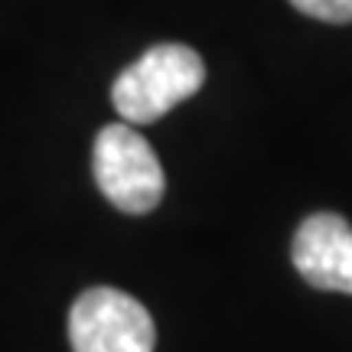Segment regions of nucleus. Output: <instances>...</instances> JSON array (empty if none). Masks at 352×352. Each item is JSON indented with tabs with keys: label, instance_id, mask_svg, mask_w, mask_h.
<instances>
[{
	"label": "nucleus",
	"instance_id": "f257e3e1",
	"mask_svg": "<svg viewBox=\"0 0 352 352\" xmlns=\"http://www.w3.org/2000/svg\"><path fill=\"white\" fill-rule=\"evenodd\" d=\"M206 82L199 52L183 43H160L114 78L111 101L124 124H153Z\"/></svg>",
	"mask_w": 352,
	"mask_h": 352
},
{
	"label": "nucleus",
	"instance_id": "f03ea898",
	"mask_svg": "<svg viewBox=\"0 0 352 352\" xmlns=\"http://www.w3.org/2000/svg\"><path fill=\"white\" fill-rule=\"evenodd\" d=\"M95 183L114 209L127 215H144L164 199L166 176L147 138L134 124H108L95 138L91 153Z\"/></svg>",
	"mask_w": 352,
	"mask_h": 352
},
{
	"label": "nucleus",
	"instance_id": "7ed1b4c3",
	"mask_svg": "<svg viewBox=\"0 0 352 352\" xmlns=\"http://www.w3.org/2000/svg\"><path fill=\"white\" fill-rule=\"evenodd\" d=\"M72 352H153L157 327L147 307L114 287L78 294L69 314Z\"/></svg>",
	"mask_w": 352,
	"mask_h": 352
},
{
	"label": "nucleus",
	"instance_id": "20e7f679",
	"mask_svg": "<svg viewBox=\"0 0 352 352\" xmlns=\"http://www.w3.org/2000/svg\"><path fill=\"white\" fill-rule=\"evenodd\" d=\"M290 258L310 287L352 294V226L342 215L316 212L303 219Z\"/></svg>",
	"mask_w": 352,
	"mask_h": 352
},
{
	"label": "nucleus",
	"instance_id": "39448f33",
	"mask_svg": "<svg viewBox=\"0 0 352 352\" xmlns=\"http://www.w3.org/2000/svg\"><path fill=\"white\" fill-rule=\"evenodd\" d=\"M290 3L323 23H352V0H290Z\"/></svg>",
	"mask_w": 352,
	"mask_h": 352
}]
</instances>
